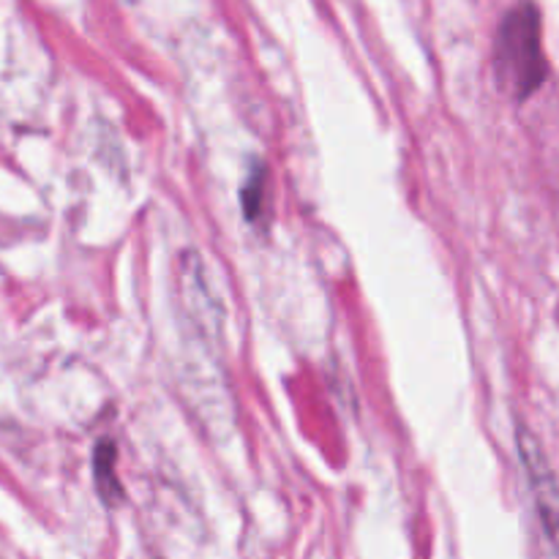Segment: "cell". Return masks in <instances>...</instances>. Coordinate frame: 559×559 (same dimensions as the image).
Here are the masks:
<instances>
[{
  "instance_id": "6da1fadb",
  "label": "cell",
  "mask_w": 559,
  "mask_h": 559,
  "mask_svg": "<svg viewBox=\"0 0 559 559\" xmlns=\"http://www.w3.org/2000/svg\"><path fill=\"white\" fill-rule=\"evenodd\" d=\"M495 71L502 91L516 102L533 96L549 76L535 3H519L502 16L495 38Z\"/></svg>"
},
{
  "instance_id": "7a4b0ae2",
  "label": "cell",
  "mask_w": 559,
  "mask_h": 559,
  "mask_svg": "<svg viewBox=\"0 0 559 559\" xmlns=\"http://www.w3.org/2000/svg\"><path fill=\"white\" fill-rule=\"evenodd\" d=\"M516 451L522 464L524 480H527L530 497H533L535 513H538L540 530L549 540L551 555L559 559V480L544 445L527 424L516 426Z\"/></svg>"
},
{
  "instance_id": "3957f363",
  "label": "cell",
  "mask_w": 559,
  "mask_h": 559,
  "mask_svg": "<svg viewBox=\"0 0 559 559\" xmlns=\"http://www.w3.org/2000/svg\"><path fill=\"white\" fill-rule=\"evenodd\" d=\"M180 293H183L186 309L194 317V325L213 336L218 328L216 304H213V293L205 282V267L197 254H186L180 260Z\"/></svg>"
},
{
  "instance_id": "277c9868",
  "label": "cell",
  "mask_w": 559,
  "mask_h": 559,
  "mask_svg": "<svg viewBox=\"0 0 559 559\" xmlns=\"http://www.w3.org/2000/svg\"><path fill=\"white\" fill-rule=\"evenodd\" d=\"M115 464H118V448L112 440H102L93 451V475H96V489L107 506H118L123 500V486H120L118 473H115Z\"/></svg>"
},
{
  "instance_id": "5b68a950",
  "label": "cell",
  "mask_w": 559,
  "mask_h": 559,
  "mask_svg": "<svg viewBox=\"0 0 559 559\" xmlns=\"http://www.w3.org/2000/svg\"><path fill=\"white\" fill-rule=\"evenodd\" d=\"M265 183L267 175L265 169H254V175L249 178V183L243 186V213L249 222L262 218V202H265Z\"/></svg>"
}]
</instances>
